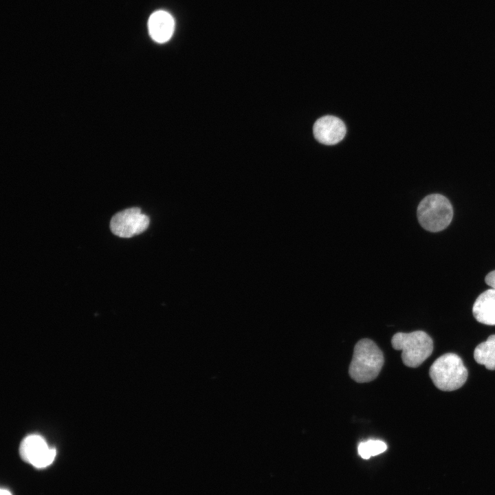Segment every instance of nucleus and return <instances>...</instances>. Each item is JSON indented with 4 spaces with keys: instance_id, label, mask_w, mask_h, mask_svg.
Listing matches in <instances>:
<instances>
[{
    "instance_id": "obj_1",
    "label": "nucleus",
    "mask_w": 495,
    "mask_h": 495,
    "mask_svg": "<svg viewBox=\"0 0 495 495\" xmlns=\"http://www.w3.org/2000/svg\"><path fill=\"white\" fill-rule=\"evenodd\" d=\"M384 363L382 351L371 340L364 338L354 346L349 373L358 383L373 381L379 375Z\"/></svg>"
},
{
    "instance_id": "obj_2",
    "label": "nucleus",
    "mask_w": 495,
    "mask_h": 495,
    "mask_svg": "<svg viewBox=\"0 0 495 495\" xmlns=\"http://www.w3.org/2000/svg\"><path fill=\"white\" fill-rule=\"evenodd\" d=\"M429 375L437 388L452 391L465 384L468 378V370L458 355L448 353L439 357L432 363Z\"/></svg>"
},
{
    "instance_id": "obj_3",
    "label": "nucleus",
    "mask_w": 495,
    "mask_h": 495,
    "mask_svg": "<svg viewBox=\"0 0 495 495\" xmlns=\"http://www.w3.org/2000/svg\"><path fill=\"white\" fill-rule=\"evenodd\" d=\"M391 344L393 349L402 350L404 364L412 368L420 366L433 351L432 338L423 331L398 332L393 336Z\"/></svg>"
},
{
    "instance_id": "obj_4",
    "label": "nucleus",
    "mask_w": 495,
    "mask_h": 495,
    "mask_svg": "<svg viewBox=\"0 0 495 495\" xmlns=\"http://www.w3.org/2000/svg\"><path fill=\"white\" fill-rule=\"evenodd\" d=\"M417 215L419 223L425 230L436 232L444 230L453 217L450 201L440 194H431L419 204Z\"/></svg>"
},
{
    "instance_id": "obj_5",
    "label": "nucleus",
    "mask_w": 495,
    "mask_h": 495,
    "mask_svg": "<svg viewBox=\"0 0 495 495\" xmlns=\"http://www.w3.org/2000/svg\"><path fill=\"white\" fill-rule=\"evenodd\" d=\"M149 225V218L142 214L141 209L132 207L116 213L110 220L111 232L121 238H130L145 231Z\"/></svg>"
},
{
    "instance_id": "obj_6",
    "label": "nucleus",
    "mask_w": 495,
    "mask_h": 495,
    "mask_svg": "<svg viewBox=\"0 0 495 495\" xmlns=\"http://www.w3.org/2000/svg\"><path fill=\"white\" fill-rule=\"evenodd\" d=\"M19 453L25 461L38 468L50 465L56 456V450L50 448L44 439L36 434L29 435L23 439Z\"/></svg>"
},
{
    "instance_id": "obj_7",
    "label": "nucleus",
    "mask_w": 495,
    "mask_h": 495,
    "mask_svg": "<svg viewBox=\"0 0 495 495\" xmlns=\"http://www.w3.org/2000/svg\"><path fill=\"white\" fill-rule=\"evenodd\" d=\"M346 129L344 123L333 116H324L318 119L313 126L315 138L326 145L340 142L345 136Z\"/></svg>"
},
{
    "instance_id": "obj_8",
    "label": "nucleus",
    "mask_w": 495,
    "mask_h": 495,
    "mask_svg": "<svg viewBox=\"0 0 495 495\" xmlns=\"http://www.w3.org/2000/svg\"><path fill=\"white\" fill-rule=\"evenodd\" d=\"M175 29L173 16L167 12L158 10L153 12L148 21V30L151 38L158 43L167 42Z\"/></svg>"
},
{
    "instance_id": "obj_9",
    "label": "nucleus",
    "mask_w": 495,
    "mask_h": 495,
    "mask_svg": "<svg viewBox=\"0 0 495 495\" xmlns=\"http://www.w3.org/2000/svg\"><path fill=\"white\" fill-rule=\"evenodd\" d=\"M476 320L484 324L495 325V289H490L481 294L472 307Z\"/></svg>"
},
{
    "instance_id": "obj_10",
    "label": "nucleus",
    "mask_w": 495,
    "mask_h": 495,
    "mask_svg": "<svg viewBox=\"0 0 495 495\" xmlns=\"http://www.w3.org/2000/svg\"><path fill=\"white\" fill-rule=\"evenodd\" d=\"M475 361L488 370H495V334L478 344L474 351Z\"/></svg>"
},
{
    "instance_id": "obj_11",
    "label": "nucleus",
    "mask_w": 495,
    "mask_h": 495,
    "mask_svg": "<svg viewBox=\"0 0 495 495\" xmlns=\"http://www.w3.org/2000/svg\"><path fill=\"white\" fill-rule=\"evenodd\" d=\"M387 448L386 444L380 440H368L361 442L358 448V454L365 459L372 456L377 455L384 452Z\"/></svg>"
},
{
    "instance_id": "obj_12",
    "label": "nucleus",
    "mask_w": 495,
    "mask_h": 495,
    "mask_svg": "<svg viewBox=\"0 0 495 495\" xmlns=\"http://www.w3.org/2000/svg\"><path fill=\"white\" fill-rule=\"evenodd\" d=\"M485 280L489 286L495 289V270L488 273L485 276Z\"/></svg>"
},
{
    "instance_id": "obj_13",
    "label": "nucleus",
    "mask_w": 495,
    "mask_h": 495,
    "mask_svg": "<svg viewBox=\"0 0 495 495\" xmlns=\"http://www.w3.org/2000/svg\"><path fill=\"white\" fill-rule=\"evenodd\" d=\"M1 495H12V494L8 490H5V489H1Z\"/></svg>"
}]
</instances>
